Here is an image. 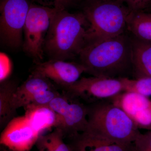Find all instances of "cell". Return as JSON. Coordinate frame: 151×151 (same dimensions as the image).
Returning a JSON list of instances; mask_svg holds the SVG:
<instances>
[{
  "instance_id": "1",
  "label": "cell",
  "mask_w": 151,
  "mask_h": 151,
  "mask_svg": "<svg viewBox=\"0 0 151 151\" xmlns=\"http://www.w3.org/2000/svg\"><path fill=\"white\" fill-rule=\"evenodd\" d=\"M78 57L85 73L92 76L119 78L133 76L132 37L125 32L86 44Z\"/></svg>"
},
{
  "instance_id": "2",
  "label": "cell",
  "mask_w": 151,
  "mask_h": 151,
  "mask_svg": "<svg viewBox=\"0 0 151 151\" xmlns=\"http://www.w3.org/2000/svg\"><path fill=\"white\" fill-rule=\"evenodd\" d=\"M89 23L83 12L57 9L52 18L44 45L50 59L66 60L78 56L86 44Z\"/></svg>"
},
{
  "instance_id": "3",
  "label": "cell",
  "mask_w": 151,
  "mask_h": 151,
  "mask_svg": "<svg viewBox=\"0 0 151 151\" xmlns=\"http://www.w3.org/2000/svg\"><path fill=\"white\" fill-rule=\"evenodd\" d=\"M87 127L81 134L108 142L134 143L140 132L129 116L110 100L87 105Z\"/></svg>"
},
{
  "instance_id": "4",
  "label": "cell",
  "mask_w": 151,
  "mask_h": 151,
  "mask_svg": "<svg viewBox=\"0 0 151 151\" xmlns=\"http://www.w3.org/2000/svg\"><path fill=\"white\" fill-rule=\"evenodd\" d=\"M120 0H86L83 12L89 23L86 44L121 35L132 11Z\"/></svg>"
},
{
  "instance_id": "5",
  "label": "cell",
  "mask_w": 151,
  "mask_h": 151,
  "mask_svg": "<svg viewBox=\"0 0 151 151\" xmlns=\"http://www.w3.org/2000/svg\"><path fill=\"white\" fill-rule=\"evenodd\" d=\"M57 9L30 4L24 29V51L35 62H42L44 45L52 18Z\"/></svg>"
},
{
  "instance_id": "6",
  "label": "cell",
  "mask_w": 151,
  "mask_h": 151,
  "mask_svg": "<svg viewBox=\"0 0 151 151\" xmlns=\"http://www.w3.org/2000/svg\"><path fill=\"white\" fill-rule=\"evenodd\" d=\"M30 4L28 0H2L0 11V38L9 48L23 44L24 29Z\"/></svg>"
},
{
  "instance_id": "7",
  "label": "cell",
  "mask_w": 151,
  "mask_h": 151,
  "mask_svg": "<svg viewBox=\"0 0 151 151\" xmlns=\"http://www.w3.org/2000/svg\"><path fill=\"white\" fill-rule=\"evenodd\" d=\"M70 97L81 99L90 104L111 100L124 92L120 78L106 77H82L64 88Z\"/></svg>"
},
{
  "instance_id": "8",
  "label": "cell",
  "mask_w": 151,
  "mask_h": 151,
  "mask_svg": "<svg viewBox=\"0 0 151 151\" xmlns=\"http://www.w3.org/2000/svg\"><path fill=\"white\" fill-rule=\"evenodd\" d=\"M40 134L24 116L14 117L1 134L0 143L12 151H29L36 145Z\"/></svg>"
},
{
  "instance_id": "9",
  "label": "cell",
  "mask_w": 151,
  "mask_h": 151,
  "mask_svg": "<svg viewBox=\"0 0 151 151\" xmlns=\"http://www.w3.org/2000/svg\"><path fill=\"white\" fill-rule=\"evenodd\" d=\"M109 100L127 113L138 129L151 131L150 98L123 92Z\"/></svg>"
},
{
  "instance_id": "10",
  "label": "cell",
  "mask_w": 151,
  "mask_h": 151,
  "mask_svg": "<svg viewBox=\"0 0 151 151\" xmlns=\"http://www.w3.org/2000/svg\"><path fill=\"white\" fill-rule=\"evenodd\" d=\"M33 72L48 78L65 88L80 78L85 69L80 63L50 59L45 62L37 63Z\"/></svg>"
},
{
  "instance_id": "11",
  "label": "cell",
  "mask_w": 151,
  "mask_h": 151,
  "mask_svg": "<svg viewBox=\"0 0 151 151\" xmlns=\"http://www.w3.org/2000/svg\"><path fill=\"white\" fill-rule=\"evenodd\" d=\"M87 105L74 97L65 113L59 116V123L56 128L61 130L63 135L71 137L83 133L87 127Z\"/></svg>"
},
{
  "instance_id": "12",
  "label": "cell",
  "mask_w": 151,
  "mask_h": 151,
  "mask_svg": "<svg viewBox=\"0 0 151 151\" xmlns=\"http://www.w3.org/2000/svg\"><path fill=\"white\" fill-rule=\"evenodd\" d=\"M54 88L48 78L32 72L28 78L18 86L13 96V107L15 111L25 107L30 99L39 92Z\"/></svg>"
},
{
  "instance_id": "13",
  "label": "cell",
  "mask_w": 151,
  "mask_h": 151,
  "mask_svg": "<svg viewBox=\"0 0 151 151\" xmlns=\"http://www.w3.org/2000/svg\"><path fill=\"white\" fill-rule=\"evenodd\" d=\"M133 76L151 77V42L132 37Z\"/></svg>"
},
{
  "instance_id": "14",
  "label": "cell",
  "mask_w": 151,
  "mask_h": 151,
  "mask_svg": "<svg viewBox=\"0 0 151 151\" xmlns=\"http://www.w3.org/2000/svg\"><path fill=\"white\" fill-rule=\"evenodd\" d=\"M24 116L37 132L41 135L45 130L56 128L59 116L48 105H27L24 107Z\"/></svg>"
},
{
  "instance_id": "15",
  "label": "cell",
  "mask_w": 151,
  "mask_h": 151,
  "mask_svg": "<svg viewBox=\"0 0 151 151\" xmlns=\"http://www.w3.org/2000/svg\"><path fill=\"white\" fill-rule=\"evenodd\" d=\"M72 151H135L134 143L121 144L98 140L79 134L73 138Z\"/></svg>"
},
{
  "instance_id": "16",
  "label": "cell",
  "mask_w": 151,
  "mask_h": 151,
  "mask_svg": "<svg viewBox=\"0 0 151 151\" xmlns=\"http://www.w3.org/2000/svg\"><path fill=\"white\" fill-rule=\"evenodd\" d=\"M14 81L1 82L0 86V125L1 128L6 126L14 118L16 111L12 105L13 96L18 87Z\"/></svg>"
},
{
  "instance_id": "17",
  "label": "cell",
  "mask_w": 151,
  "mask_h": 151,
  "mask_svg": "<svg viewBox=\"0 0 151 151\" xmlns=\"http://www.w3.org/2000/svg\"><path fill=\"white\" fill-rule=\"evenodd\" d=\"M127 29L134 37L151 42V14L142 11L131 12L128 18Z\"/></svg>"
},
{
  "instance_id": "18",
  "label": "cell",
  "mask_w": 151,
  "mask_h": 151,
  "mask_svg": "<svg viewBox=\"0 0 151 151\" xmlns=\"http://www.w3.org/2000/svg\"><path fill=\"white\" fill-rule=\"evenodd\" d=\"M119 78L123 83L124 92H133L149 98L151 97V77Z\"/></svg>"
},
{
  "instance_id": "19",
  "label": "cell",
  "mask_w": 151,
  "mask_h": 151,
  "mask_svg": "<svg viewBox=\"0 0 151 151\" xmlns=\"http://www.w3.org/2000/svg\"><path fill=\"white\" fill-rule=\"evenodd\" d=\"M60 94L55 90V88L44 90L32 97L26 106L29 105H47L55 97Z\"/></svg>"
},
{
  "instance_id": "20",
  "label": "cell",
  "mask_w": 151,
  "mask_h": 151,
  "mask_svg": "<svg viewBox=\"0 0 151 151\" xmlns=\"http://www.w3.org/2000/svg\"><path fill=\"white\" fill-rule=\"evenodd\" d=\"M69 100L66 96L60 94L55 97L47 105L58 116H61L69 107L71 102H69Z\"/></svg>"
},
{
  "instance_id": "21",
  "label": "cell",
  "mask_w": 151,
  "mask_h": 151,
  "mask_svg": "<svg viewBox=\"0 0 151 151\" xmlns=\"http://www.w3.org/2000/svg\"><path fill=\"white\" fill-rule=\"evenodd\" d=\"M134 144L135 151H151V131L140 132Z\"/></svg>"
},
{
  "instance_id": "22",
  "label": "cell",
  "mask_w": 151,
  "mask_h": 151,
  "mask_svg": "<svg viewBox=\"0 0 151 151\" xmlns=\"http://www.w3.org/2000/svg\"><path fill=\"white\" fill-rule=\"evenodd\" d=\"M42 6L59 9H65L73 3L74 0H35Z\"/></svg>"
},
{
  "instance_id": "23",
  "label": "cell",
  "mask_w": 151,
  "mask_h": 151,
  "mask_svg": "<svg viewBox=\"0 0 151 151\" xmlns=\"http://www.w3.org/2000/svg\"><path fill=\"white\" fill-rule=\"evenodd\" d=\"M123 3L127 4V6L133 12L142 11L150 3L151 0H120Z\"/></svg>"
},
{
  "instance_id": "24",
  "label": "cell",
  "mask_w": 151,
  "mask_h": 151,
  "mask_svg": "<svg viewBox=\"0 0 151 151\" xmlns=\"http://www.w3.org/2000/svg\"><path fill=\"white\" fill-rule=\"evenodd\" d=\"M39 151H55L46 135H41L36 143Z\"/></svg>"
},
{
  "instance_id": "25",
  "label": "cell",
  "mask_w": 151,
  "mask_h": 151,
  "mask_svg": "<svg viewBox=\"0 0 151 151\" xmlns=\"http://www.w3.org/2000/svg\"><path fill=\"white\" fill-rule=\"evenodd\" d=\"M3 151H11V150L8 151V150H4Z\"/></svg>"
}]
</instances>
